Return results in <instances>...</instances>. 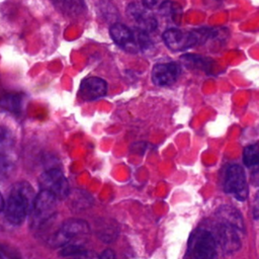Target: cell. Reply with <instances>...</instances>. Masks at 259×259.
<instances>
[{"label": "cell", "mask_w": 259, "mask_h": 259, "mask_svg": "<svg viewBox=\"0 0 259 259\" xmlns=\"http://www.w3.org/2000/svg\"><path fill=\"white\" fill-rule=\"evenodd\" d=\"M34 197L33 189L27 182L15 184L4 204L6 220L14 226L21 225L30 211Z\"/></svg>", "instance_id": "6da1fadb"}, {"label": "cell", "mask_w": 259, "mask_h": 259, "mask_svg": "<svg viewBox=\"0 0 259 259\" xmlns=\"http://www.w3.org/2000/svg\"><path fill=\"white\" fill-rule=\"evenodd\" d=\"M217 241L212 233L206 230H195L188 241L187 259H215Z\"/></svg>", "instance_id": "7a4b0ae2"}, {"label": "cell", "mask_w": 259, "mask_h": 259, "mask_svg": "<svg viewBox=\"0 0 259 259\" xmlns=\"http://www.w3.org/2000/svg\"><path fill=\"white\" fill-rule=\"evenodd\" d=\"M58 198L47 190H40L34 197L30 208V225L39 228L51 221L57 211Z\"/></svg>", "instance_id": "3957f363"}, {"label": "cell", "mask_w": 259, "mask_h": 259, "mask_svg": "<svg viewBox=\"0 0 259 259\" xmlns=\"http://www.w3.org/2000/svg\"><path fill=\"white\" fill-rule=\"evenodd\" d=\"M223 186L227 193L233 194L239 200H244L248 196V185L245 172L239 165H231L227 168Z\"/></svg>", "instance_id": "277c9868"}, {"label": "cell", "mask_w": 259, "mask_h": 259, "mask_svg": "<svg viewBox=\"0 0 259 259\" xmlns=\"http://www.w3.org/2000/svg\"><path fill=\"white\" fill-rule=\"evenodd\" d=\"M41 190H47L58 199H64L69 195V183L63 172L57 168H51L45 171L39 179Z\"/></svg>", "instance_id": "5b68a950"}, {"label": "cell", "mask_w": 259, "mask_h": 259, "mask_svg": "<svg viewBox=\"0 0 259 259\" xmlns=\"http://www.w3.org/2000/svg\"><path fill=\"white\" fill-rule=\"evenodd\" d=\"M89 225L80 219H69L65 221L61 228L50 238V244L55 247L64 246L72 238L86 235L89 233Z\"/></svg>", "instance_id": "8992f818"}, {"label": "cell", "mask_w": 259, "mask_h": 259, "mask_svg": "<svg viewBox=\"0 0 259 259\" xmlns=\"http://www.w3.org/2000/svg\"><path fill=\"white\" fill-rule=\"evenodd\" d=\"M163 39L165 45L174 52H179L199 45L196 30L183 31L177 28H169L163 33Z\"/></svg>", "instance_id": "52a82bcc"}, {"label": "cell", "mask_w": 259, "mask_h": 259, "mask_svg": "<svg viewBox=\"0 0 259 259\" xmlns=\"http://www.w3.org/2000/svg\"><path fill=\"white\" fill-rule=\"evenodd\" d=\"M243 233L235 227L219 222L214 239L225 253H234L241 247L240 234Z\"/></svg>", "instance_id": "ba28073f"}, {"label": "cell", "mask_w": 259, "mask_h": 259, "mask_svg": "<svg viewBox=\"0 0 259 259\" xmlns=\"http://www.w3.org/2000/svg\"><path fill=\"white\" fill-rule=\"evenodd\" d=\"M126 14L143 30L151 31L157 27L155 16L150 11V8H147L142 3H131L126 8Z\"/></svg>", "instance_id": "9c48e42d"}, {"label": "cell", "mask_w": 259, "mask_h": 259, "mask_svg": "<svg viewBox=\"0 0 259 259\" xmlns=\"http://www.w3.org/2000/svg\"><path fill=\"white\" fill-rule=\"evenodd\" d=\"M180 72L181 69L177 63L156 64L152 70V80L158 86H168L177 80Z\"/></svg>", "instance_id": "30bf717a"}, {"label": "cell", "mask_w": 259, "mask_h": 259, "mask_svg": "<svg viewBox=\"0 0 259 259\" xmlns=\"http://www.w3.org/2000/svg\"><path fill=\"white\" fill-rule=\"evenodd\" d=\"M107 84L98 77H89L84 79L79 88V95L85 101H92L101 98L106 94Z\"/></svg>", "instance_id": "8fae6325"}, {"label": "cell", "mask_w": 259, "mask_h": 259, "mask_svg": "<svg viewBox=\"0 0 259 259\" xmlns=\"http://www.w3.org/2000/svg\"><path fill=\"white\" fill-rule=\"evenodd\" d=\"M109 33L114 42L128 52H136L138 46L136 44L134 31L123 24L113 23L109 28Z\"/></svg>", "instance_id": "7c38bea8"}, {"label": "cell", "mask_w": 259, "mask_h": 259, "mask_svg": "<svg viewBox=\"0 0 259 259\" xmlns=\"http://www.w3.org/2000/svg\"><path fill=\"white\" fill-rule=\"evenodd\" d=\"M215 217L220 223L235 227L244 233L245 227H244L243 218H242L241 213L236 208L228 206V205L222 206L217 210Z\"/></svg>", "instance_id": "4fadbf2b"}, {"label": "cell", "mask_w": 259, "mask_h": 259, "mask_svg": "<svg viewBox=\"0 0 259 259\" xmlns=\"http://www.w3.org/2000/svg\"><path fill=\"white\" fill-rule=\"evenodd\" d=\"M56 7L65 15L77 16L85 10L84 0H54Z\"/></svg>", "instance_id": "5bb4252c"}, {"label": "cell", "mask_w": 259, "mask_h": 259, "mask_svg": "<svg viewBox=\"0 0 259 259\" xmlns=\"http://www.w3.org/2000/svg\"><path fill=\"white\" fill-rule=\"evenodd\" d=\"M0 107L13 113H18L22 108V96L19 94H6L0 98Z\"/></svg>", "instance_id": "9a60e30c"}, {"label": "cell", "mask_w": 259, "mask_h": 259, "mask_svg": "<svg viewBox=\"0 0 259 259\" xmlns=\"http://www.w3.org/2000/svg\"><path fill=\"white\" fill-rule=\"evenodd\" d=\"M184 66L189 69H199L207 70L209 68V60L197 55H184L181 58Z\"/></svg>", "instance_id": "2e32d148"}, {"label": "cell", "mask_w": 259, "mask_h": 259, "mask_svg": "<svg viewBox=\"0 0 259 259\" xmlns=\"http://www.w3.org/2000/svg\"><path fill=\"white\" fill-rule=\"evenodd\" d=\"M243 161L247 167L259 163V143L247 146L243 153Z\"/></svg>", "instance_id": "e0dca14e"}, {"label": "cell", "mask_w": 259, "mask_h": 259, "mask_svg": "<svg viewBox=\"0 0 259 259\" xmlns=\"http://www.w3.org/2000/svg\"><path fill=\"white\" fill-rule=\"evenodd\" d=\"M14 171V163L4 153H0V182L8 179Z\"/></svg>", "instance_id": "ac0fdd59"}, {"label": "cell", "mask_w": 259, "mask_h": 259, "mask_svg": "<svg viewBox=\"0 0 259 259\" xmlns=\"http://www.w3.org/2000/svg\"><path fill=\"white\" fill-rule=\"evenodd\" d=\"M160 12L166 17H171L172 20H176V17H180L181 7L176 3L166 1L160 6Z\"/></svg>", "instance_id": "d6986e66"}, {"label": "cell", "mask_w": 259, "mask_h": 259, "mask_svg": "<svg viewBox=\"0 0 259 259\" xmlns=\"http://www.w3.org/2000/svg\"><path fill=\"white\" fill-rule=\"evenodd\" d=\"M13 146V137L9 130L0 125V153L6 152Z\"/></svg>", "instance_id": "ffe728a7"}, {"label": "cell", "mask_w": 259, "mask_h": 259, "mask_svg": "<svg viewBox=\"0 0 259 259\" xmlns=\"http://www.w3.org/2000/svg\"><path fill=\"white\" fill-rule=\"evenodd\" d=\"M250 168V181L253 185L259 186V163L249 167Z\"/></svg>", "instance_id": "44dd1931"}, {"label": "cell", "mask_w": 259, "mask_h": 259, "mask_svg": "<svg viewBox=\"0 0 259 259\" xmlns=\"http://www.w3.org/2000/svg\"><path fill=\"white\" fill-rule=\"evenodd\" d=\"M68 257H69V259H97V258H95L94 254L86 252V251H83L81 253H78V254L72 255V256H68Z\"/></svg>", "instance_id": "7402d4cb"}, {"label": "cell", "mask_w": 259, "mask_h": 259, "mask_svg": "<svg viewBox=\"0 0 259 259\" xmlns=\"http://www.w3.org/2000/svg\"><path fill=\"white\" fill-rule=\"evenodd\" d=\"M98 259H115V254L111 249L104 250Z\"/></svg>", "instance_id": "603a6c76"}, {"label": "cell", "mask_w": 259, "mask_h": 259, "mask_svg": "<svg viewBox=\"0 0 259 259\" xmlns=\"http://www.w3.org/2000/svg\"><path fill=\"white\" fill-rule=\"evenodd\" d=\"M253 215L255 219H259V190L255 196L254 206H253Z\"/></svg>", "instance_id": "cb8c5ba5"}, {"label": "cell", "mask_w": 259, "mask_h": 259, "mask_svg": "<svg viewBox=\"0 0 259 259\" xmlns=\"http://www.w3.org/2000/svg\"><path fill=\"white\" fill-rule=\"evenodd\" d=\"M156 3L157 0H142V4L147 8H152L154 5H156Z\"/></svg>", "instance_id": "d4e9b609"}, {"label": "cell", "mask_w": 259, "mask_h": 259, "mask_svg": "<svg viewBox=\"0 0 259 259\" xmlns=\"http://www.w3.org/2000/svg\"><path fill=\"white\" fill-rule=\"evenodd\" d=\"M4 204H5V201H4V199H3V197H2V195L0 193V212L3 210Z\"/></svg>", "instance_id": "484cf974"}, {"label": "cell", "mask_w": 259, "mask_h": 259, "mask_svg": "<svg viewBox=\"0 0 259 259\" xmlns=\"http://www.w3.org/2000/svg\"><path fill=\"white\" fill-rule=\"evenodd\" d=\"M208 3H211V4H214L217 1H219V2H221L222 0H206Z\"/></svg>", "instance_id": "4316f807"}, {"label": "cell", "mask_w": 259, "mask_h": 259, "mask_svg": "<svg viewBox=\"0 0 259 259\" xmlns=\"http://www.w3.org/2000/svg\"><path fill=\"white\" fill-rule=\"evenodd\" d=\"M0 259H3V257H2V254H1V252H0Z\"/></svg>", "instance_id": "83f0119b"}]
</instances>
